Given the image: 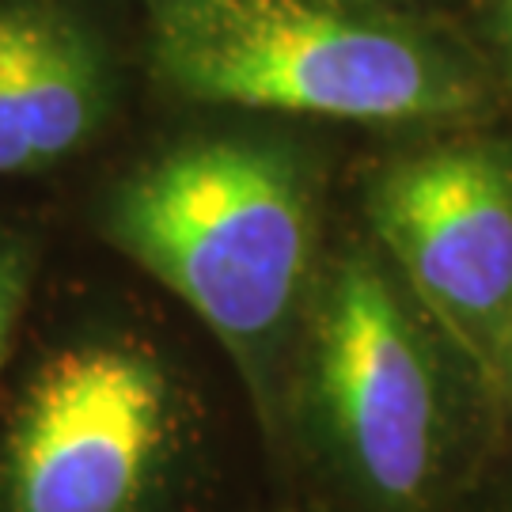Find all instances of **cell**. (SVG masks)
<instances>
[{
	"instance_id": "1",
	"label": "cell",
	"mask_w": 512,
	"mask_h": 512,
	"mask_svg": "<svg viewBox=\"0 0 512 512\" xmlns=\"http://www.w3.org/2000/svg\"><path fill=\"white\" fill-rule=\"evenodd\" d=\"M103 243L205 323L266 429L323 266V175L277 129H205L141 156L95 205Z\"/></svg>"
},
{
	"instance_id": "2",
	"label": "cell",
	"mask_w": 512,
	"mask_h": 512,
	"mask_svg": "<svg viewBox=\"0 0 512 512\" xmlns=\"http://www.w3.org/2000/svg\"><path fill=\"white\" fill-rule=\"evenodd\" d=\"M148 69L198 107L471 129L505 88L471 38L387 0H141Z\"/></svg>"
},
{
	"instance_id": "3",
	"label": "cell",
	"mask_w": 512,
	"mask_h": 512,
	"mask_svg": "<svg viewBox=\"0 0 512 512\" xmlns=\"http://www.w3.org/2000/svg\"><path fill=\"white\" fill-rule=\"evenodd\" d=\"M448 357L380 251L349 243L323 258L289 395L327 471L372 512H429L456 482L467 425L463 365Z\"/></svg>"
},
{
	"instance_id": "4",
	"label": "cell",
	"mask_w": 512,
	"mask_h": 512,
	"mask_svg": "<svg viewBox=\"0 0 512 512\" xmlns=\"http://www.w3.org/2000/svg\"><path fill=\"white\" fill-rule=\"evenodd\" d=\"M202 418L179 365L137 330L50 349L0 437V512H171Z\"/></svg>"
},
{
	"instance_id": "5",
	"label": "cell",
	"mask_w": 512,
	"mask_h": 512,
	"mask_svg": "<svg viewBox=\"0 0 512 512\" xmlns=\"http://www.w3.org/2000/svg\"><path fill=\"white\" fill-rule=\"evenodd\" d=\"M376 251L494 395L512 342V137L444 129L368 175Z\"/></svg>"
},
{
	"instance_id": "6",
	"label": "cell",
	"mask_w": 512,
	"mask_h": 512,
	"mask_svg": "<svg viewBox=\"0 0 512 512\" xmlns=\"http://www.w3.org/2000/svg\"><path fill=\"white\" fill-rule=\"evenodd\" d=\"M118 103V50L84 0H0V179L80 160Z\"/></svg>"
},
{
	"instance_id": "7",
	"label": "cell",
	"mask_w": 512,
	"mask_h": 512,
	"mask_svg": "<svg viewBox=\"0 0 512 512\" xmlns=\"http://www.w3.org/2000/svg\"><path fill=\"white\" fill-rule=\"evenodd\" d=\"M35 274L38 239L27 228L0 220V372L16 346L19 323H23V311L31 304V289H35Z\"/></svg>"
},
{
	"instance_id": "8",
	"label": "cell",
	"mask_w": 512,
	"mask_h": 512,
	"mask_svg": "<svg viewBox=\"0 0 512 512\" xmlns=\"http://www.w3.org/2000/svg\"><path fill=\"white\" fill-rule=\"evenodd\" d=\"M475 46L512 95V0H475Z\"/></svg>"
},
{
	"instance_id": "9",
	"label": "cell",
	"mask_w": 512,
	"mask_h": 512,
	"mask_svg": "<svg viewBox=\"0 0 512 512\" xmlns=\"http://www.w3.org/2000/svg\"><path fill=\"white\" fill-rule=\"evenodd\" d=\"M494 399H497V406H505V410L512 414V342H509V349H505V361H501V372H497Z\"/></svg>"
},
{
	"instance_id": "10",
	"label": "cell",
	"mask_w": 512,
	"mask_h": 512,
	"mask_svg": "<svg viewBox=\"0 0 512 512\" xmlns=\"http://www.w3.org/2000/svg\"><path fill=\"white\" fill-rule=\"evenodd\" d=\"M387 4H399V8H410V12H421V16H433L437 8L452 4V0H387Z\"/></svg>"
}]
</instances>
